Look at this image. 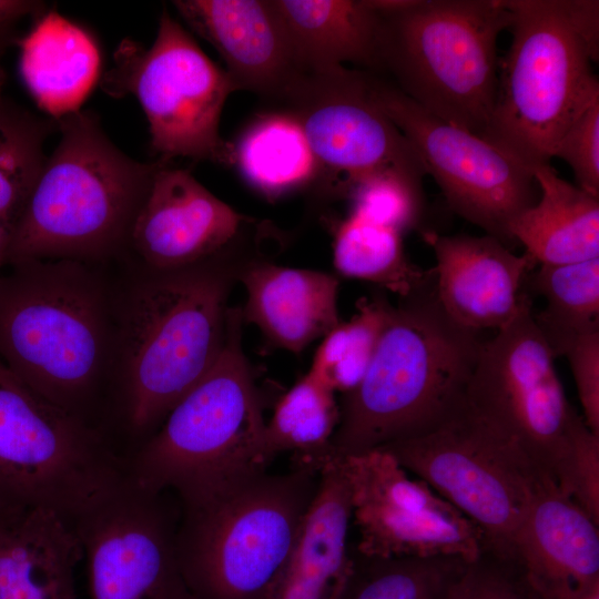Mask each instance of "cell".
Masks as SVG:
<instances>
[{
	"label": "cell",
	"mask_w": 599,
	"mask_h": 599,
	"mask_svg": "<svg viewBox=\"0 0 599 599\" xmlns=\"http://www.w3.org/2000/svg\"><path fill=\"white\" fill-rule=\"evenodd\" d=\"M253 258L231 255L167 271L133 262L118 281L110 435L126 459L216 362L230 292Z\"/></svg>",
	"instance_id": "1"
},
{
	"label": "cell",
	"mask_w": 599,
	"mask_h": 599,
	"mask_svg": "<svg viewBox=\"0 0 599 599\" xmlns=\"http://www.w3.org/2000/svg\"><path fill=\"white\" fill-rule=\"evenodd\" d=\"M0 274V362L110 439L116 283L103 264L29 260Z\"/></svg>",
	"instance_id": "2"
},
{
	"label": "cell",
	"mask_w": 599,
	"mask_h": 599,
	"mask_svg": "<svg viewBox=\"0 0 599 599\" xmlns=\"http://www.w3.org/2000/svg\"><path fill=\"white\" fill-rule=\"evenodd\" d=\"M481 334L445 313L434 282L392 305L364 377L342 396L329 456L380 448L448 417L465 400Z\"/></svg>",
	"instance_id": "3"
},
{
	"label": "cell",
	"mask_w": 599,
	"mask_h": 599,
	"mask_svg": "<svg viewBox=\"0 0 599 599\" xmlns=\"http://www.w3.org/2000/svg\"><path fill=\"white\" fill-rule=\"evenodd\" d=\"M319 473L250 463L174 495L176 547L199 599H264L316 496Z\"/></svg>",
	"instance_id": "4"
},
{
	"label": "cell",
	"mask_w": 599,
	"mask_h": 599,
	"mask_svg": "<svg viewBox=\"0 0 599 599\" xmlns=\"http://www.w3.org/2000/svg\"><path fill=\"white\" fill-rule=\"evenodd\" d=\"M54 120L60 140L38 175L6 266L29 260L105 265L128 256L133 223L162 159L126 155L91 111Z\"/></svg>",
	"instance_id": "5"
},
{
	"label": "cell",
	"mask_w": 599,
	"mask_h": 599,
	"mask_svg": "<svg viewBox=\"0 0 599 599\" xmlns=\"http://www.w3.org/2000/svg\"><path fill=\"white\" fill-rule=\"evenodd\" d=\"M511 43L499 63L486 140L529 166L549 163L570 124L595 100L599 82V2L504 0Z\"/></svg>",
	"instance_id": "6"
},
{
	"label": "cell",
	"mask_w": 599,
	"mask_h": 599,
	"mask_svg": "<svg viewBox=\"0 0 599 599\" xmlns=\"http://www.w3.org/2000/svg\"><path fill=\"white\" fill-rule=\"evenodd\" d=\"M382 23L380 72L430 114L487 138L498 90L504 0H370Z\"/></svg>",
	"instance_id": "7"
},
{
	"label": "cell",
	"mask_w": 599,
	"mask_h": 599,
	"mask_svg": "<svg viewBox=\"0 0 599 599\" xmlns=\"http://www.w3.org/2000/svg\"><path fill=\"white\" fill-rule=\"evenodd\" d=\"M241 307L227 312L224 346L211 369L128 460V476L151 491L180 495L261 457L266 422L242 345Z\"/></svg>",
	"instance_id": "8"
},
{
	"label": "cell",
	"mask_w": 599,
	"mask_h": 599,
	"mask_svg": "<svg viewBox=\"0 0 599 599\" xmlns=\"http://www.w3.org/2000/svg\"><path fill=\"white\" fill-rule=\"evenodd\" d=\"M128 476L114 444L47 402L0 362V499L47 509L72 528Z\"/></svg>",
	"instance_id": "9"
},
{
	"label": "cell",
	"mask_w": 599,
	"mask_h": 599,
	"mask_svg": "<svg viewBox=\"0 0 599 599\" xmlns=\"http://www.w3.org/2000/svg\"><path fill=\"white\" fill-rule=\"evenodd\" d=\"M380 448L476 525L486 554L514 562L518 529L545 474L510 439L464 400L433 428Z\"/></svg>",
	"instance_id": "10"
},
{
	"label": "cell",
	"mask_w": 599,
	"mask_h": 599,
	"mask_svg": "<svg viewBox=\"0 0 599 599\" xmlns=\"http://www.w3.org/2000/svg\"><path fill=\"white\" fill-rule=\"evenodd\" d=\"M100 85L111 97L136 98L149 122L151 146L161 159L229 165L230 142L220 135V121L235 84L166 8L154 42L145 48L122 40Z\"/></svg>",
	"instance_id": "11"
},
{
	"label": "cell",
	"mask_w": 599,
	"mask_h": 599,
	"mask_svg": "<svg viewBox=\"0 0 599 599\" xmlns=\"http://www.w3.org/2000/svg\"><path fill=\"white\" fill-rule=\"evenodd\" d=\"M527 293L516 316L486 338L467 384V406L557 483L581 419L568 402Z\"/></svg>",
	"instance_id": "12"
},
{
	"label": "cell",
	"mask_w": 599,
	"mask_h": 599,
	"mask_svg": "<svg viewBox=\"0 0 599 599\" xmlns=\"http://www.w3.org/2000/svg\"><path fill=\"white\" fill-rule=\"evenodd\" d=\"M370 94L419 155L449 207L507 245L509 223L536 203L532 167L493 142L422 109L367 72Z\"/></svg>",
	"instance_id": "13"
},
{
	"label": "cell",
	"mask_w": 599,
	"mask_h": 599,
	"mask_svg": "<svg viewBox=\"0 0 599 599\" xmlns=\"http://www.w3.org/2000/svg\"><path fill=\"white\" fill-rule=\"evenodd\" d=\"M347 481L355 552L372 559H459L486 554L467 517L382 448L335 457Z\"/></svg>",
	"instance_id": "14"
},
{
	"label": "cell",
	"mask_w": 599,
	"mask_h": 599,
	"mask_svg": "<svg viewBox=\"0 0 599 599\" xmlns=\"http://www.w3.org/2000/svg\"><path fill=\"white\" fill-rule=\"evenodd\" d=\"M180 507L129 476L73 526L87 558L91 599H199L177 556Z\"/></svg>",
	"instance_id": "15"
},
{
	"label": "cell",
	"mask_w": 599,
	"mask_h": 599,
	"mask_svg": "<svg viewBox=\"0 0 599 599\" xmlns=\"http://www.w3.org/2000/svg\"><path fill=\"white\" fill-rule=\"evenodd\" d=\"M301 123L321 170L316 194L345 199L379 173L423 180L426 169L405 135L374 101L367 71L342 67L306 74L282 104Z\"/></svg>",
	"instance_id": "16"
},
{
	"label": "cell",
	"mask_w": 599,
	"mask_h": 599,
	"mask_svg": "<svg viewBox=\"0 0 599 599\" xmlns=\"http://www.w3.org/2000/svg\"><path fill=\"white\" fill-rule=\"evenodd\" d=\"M162 159L133 223L128 256L151 270H177L231 255L262 254L255 221L186 169Z\"/></svg>",
	"instance_id": "17"
},
{
	"label": "cell",
	"mask_w": 599,
	"mask_h": 599,
	"mask_svg": "<svg viewBox=\"0 0 599 599\" xmlns=\"http://www.w3.org/2000/svg\"><path fill=\"white\" fill-rule=\"evenodd\" d=\"M173 6L219 52L236 90L283 104L307 74L272 0H175Z\"/></svg>",
	"instance_id": "18"
},
{
	"label": "cell",
	"mask_w": 599,
	"mask_h": 599,
	"mask_svg": "<svg viewBox=\"0 0 599 599\" xmlns=\"http://www.w3.org/2000/svg\"><path fill=\"white\" fill-rule=\"evenodd\" d=\"M422 235L436 260V297L453 321L483 333L496 332L516 316L527 294V277L537 265L527 253L518 255L488 234Z\"/></svg>",
	"instance_id": "19"
},
{
	"label": "cell",
	"mask_w": 599,
	"mask_h": 599,
	"mask_svg": "<svg viewBox=\"0 0 599 599\" xmlns=\"http://www.w3.org/2000/svg\"><path fill=\"white\" fill-rule=\"evenodd\" d=\"M598 526L550 477L539 478L514 564L541 599H581L599 586Z\"/></svg>",
	"instance_id": "20"
},
{
	"label": "cell",
	"mask_w": 599,
	"mask_h": 599,
	"mask_svg": "<svg viewBox=\"0 0 599 599\" xmlns=\"http://www.w3.org/2000/svg\"><path fill=\"white\" fill-rule=\"evenodd\" d=\"M245 288L244 323L257 326L270 345L295 354L339 324V281L334 274L288 267L265 256L237 275Z\"/></svg>",
	"instance_id": "21"
},
{
	"label": "cell",
	"mask_w": 599,
	"mask_h": 599,
	"mask_svg": "<svg viewBox=\"0 0 599 599\" xmlns=\"http://www.w3.org/2000/svg\"><path fill=\"white\" fill-rule=\"evenodd\" d=\"M351 500L337 458L319 471L296 542L264 599H336L351 572Z\"/></svg>",
	"instance_id": "22"
},
{
	"label": "cell",
	"mask_w": 599,
	"mask_h": 599,
	"mask_svg": "<svg viewBox=\"0 0 599 599\" xmlns=\"http://www.w3.org/2000/svg\"><path fill=\"white\" fill-rule=\"evenodd\" d=\"M298 60L311 73L353 63L380 72L382 23L370 0H272Z\"/></svg>",
	"instance_id": "23"
},
{
	"label": "cell",
	"mask_w": 599,
	"mask_h": 599,
	"mask_svg": "<svg viewBox=\"0 0 599 599\" xmlns=\"http://www.w3.org/2000/svg\"><path fill=\"white\" fill-rule=\"evenodd\" d=\"M83 549L74 529L47 509L0 528V599H77Z\"/></svg>",
	"instance_id": "24"
},
{
	"label": "cell",
	"mask_w": 599,
	"mask_h": 599,
	"mask_svg": "<svg viewBox=\"0 0 599 599\" xmlns=\"http://www.w3.org/2000/svg\"><path fill=\"white\" fill-rule=\"evenodd\" d=\"M22 38L20 71L38 105L52 119L80 110L97 83L101 55L92 35L54 11H45Z\"/></svg>",
	"instance_id": "25"
},
{
	"label": "cell",
	"mask_w": 599,
	"mask_h": 599,
	"mask_svg": "<svg viewBox=\"0 0 599 599\" xmlns=\"http://www.w3.org/2000/svg\"><path fill=\"white\" fill-rule=\"evenodd\" d=\"M539 187L534 205L508 225L537 264L561 265L599 257V197L561 179L549 163L532 166Z\"/></svg>",
	"instance_id": "26"
},
{
	"label": "cell",
	"mask_w": 599,
	"mask_h": 599,
	"mask_svg": "<svg viewBox=\"0 0 599 599\" xmlns=\"http://www.w3.org/2000/svg\"><path fill=\"white\" fill-rule=\"evenodd\" d=\"M229 166L267 200L316 191L321 170L304 130L286 109L255 116L230 142Z\"/></svg>",
	"instance_id": "27"
},
{
	"label": "cell",
	"mask_w": 599,
	"mask_h": 599,
	"mask_svg": "<svg viewBox=\"0 0 599 599\" xmlns=\"http://www.w3.org/2000/svg\"><path fill=\"white\" fill-rule=\"evenodd\" d=\"M332 235L336 273L369 282L380 290L407 297L434 282L408 258L398 231L349 212L345 217H324Z\"/></svg>",
	"instance_id": "28"
},
{
	"label": "cell",
	"mask_w": 599,
	"mask_h": 599,
	"mask_svg": "<svg viewBox=\"0 0 599 599\" xmlns=\"http://www.w3.org/2000/svg\"><path fill=\"white\" fill-rule=\"evenodd\" d=\"M336 393L311 373L302 376L277 400L266 422L261 457L268 465L293 451V465L319 473L328 461L329 444L339 422Z\"/></svg>",
	"instance_id": "29"
},
{
	"label": "cell",
	"mask_w": 599,
	"mask_h": 599,
	"mask_svg": "<svg viewBox=\"0 0 599 599\" xmlns=\"http://www.w3.org/2000/svg\"><path fill=\"white\" fill-rule=\"evenodd\" d=\"M54 129V119L0 98V274L45 162L44 142Z\"/></svg>",
	"instance_id": "30"
},
{
	"label": "cell",
	"mask_w": 599,
	"mask_h": 599,
	"mask_svg": "<svg viewBox=\"0 0 599 599\" xmlns=\"http://www.w3.org/2000/svg\"><path fill=\"white\" fill-rule=\"evenodd\" d=\"M526 286L546 301L541 312L534 311V317L556 358L573 339L599 329V257L561 265L537 264Z\"/></svg>",
	"instance_id": "31"
},
{
	"label": "cell",
	"mask_w": 599,
	"mask_h": 599,
	"mask_svg": "<svg viewBox=\"0 0 599 599\" xmlns=\"http://www.w3.org/2000/svg\"><path fill=\"white\" fill-rule=\"evenodd\" d=\"M392 305L382 293L362 297L353 317L322 338L308 373L335 393L354 389L372 362Z\"/></svg>",
	"instance_id": "32"
},
{
	"label": "cell",
	"mask_w": 599,
	"mask_h": 599,
	"mask_svg": "<svg viewBox=\"0 0 599 599\" xmlns=\"http://www.w3.org/2000/svg\"><path fill=\"white\" fill-rule=\"evenodd\" d=\"M459 559H372L353 551L351 572L336 599H441Z\"/></svg>",
	"instance_id": "33"
},
{
	"label": "cell",
	"mask_w": 599,
	"mask_h": 599,
	"mask_svg": "<svg viewBox=\"0 0 599 599\" xmlns=\"http://www.w3.org/2000/svg\"><path fill=\"white\" fill-rule=\"evenodd\" d=\"M344 200L351 204L349 212L403 235L419 226L425 210L423 180L397 173L367 176L356 182Z\"/></svg>",
	"instance_id": "34"
},
{
	"label": "cell",
	"mask_w": 599,
	"mask_h": 599,
	"mask_svg": "<svg viewBox=\"0 0 599 599\" xmlns=\"http://www.w3.org/2000/svg\"><path fill=\"white\" fill-rule=\"evenodd\" d=\"M441 599H541L518 566L485 554L466 562L449 580Z\"/></svg>",
	"instance_id": "35"
},
{
	"label": "cell",
	"mask_w": 599,
	"mask_h": 599,
	"mask_svg": "<svg viewBox=\"0 0 599 599\" xmlns=\"http://www.w3.org/2000/svg\"><path fill=\"white\" fill-rule=\"evenodd\" d=\"M556 485L599 525V435L583 418L577 423L570 453Z\"/></svg>",
	"instance_id": "36"
},
{
	"label": "cell",
	"mask_w": 599,
	"mask_h": 599,
	"mask_svg": "<svg viewBox=\"0 0 599 599\" xmlns=\"http://www.w3.org/2000/svg\"><path fill=\"white\" fill-rule=\"evenodd\" d=\"M571 167L577 186L599 197V99L570 124L554 152Z\"/></svg>",
	"instance_id": "37"
},
{
	"label": "cell",
	"mask_w": 599,
	"mask_h": 599,
	"mask_svg": "<svg viewBox=\"0 0 599 599\" xmlns=\"http://www.w3.org/2000/svg\"><path fill=\"white\" fill-rule=\"evenodd\" d=\"M588 428L599 435V329L586 333L565 351Z\"/></svg>",
	"instance_id": "38"
},
{
	"label": "cell",
	"mask_w": 599,
	"mask_h": 599,
	"mask_svg": "<svg viewBox=\"0 0 599 599\" xmlns=\"http://www.w3.org/2000/svg\"><path fill=\"white\" fill-rule=\"evenodd\" d=\"M45 11L47 6L42 1L0 0V32L14 28L16 23L26 17L37 19Z\"/></svg>",
	"instance_id": "39"
},
{
	"label": "cell",
	"mask_w": 599,
	"mask_h": 599,
	"mask_svg": "<svg viewBox=\"0 0 599 599\" xmlns=\"http://www.w3.org/2000/svg\"><path fill=\"white\" fill-rule=\"evenodd\" d=\"M26 511L17 510L0 499V528L16 520Z\"/></svg>",
	"instance_id": "40"
},
{
	"label": "cell",
	"mask_w": 599,
	"mask_h": 599,
	"mask_svg": "<svg viewBox=\"0 0 599 599\" xmlns=\"http://www.w3.org/2000/svg\"><path fill=\"white\" fill-rule=\"evenodd\" d=\"M18 38L16 35V29H7L4 31L0 32V65H1V58L3 57L6 50L12 45L14 42H17Z\"/></svg>",
	"instance_id": "41"
},
{
	"label": "cell",
	"mask_w": 599,
	"mask_h": 599,
	"mask_svg": "<svg viewBox=\"0 0 599 599\" xmlns=\"http://www.w3.org/2000/svg\"><path fill=\"white\" fill-rule=\"evenodd\" d=\"M581 599H599V586L591 589Z\"/></svg>",
	"instance_id": "42"
},
{
	"label": "cell",
	"mask_w": 599,
	"mask_h": 599,
	"mask_svg": "<svg viewBox=\"0 0 599 599\" xmlns=\"http://www.w3.org/2000/svg\"><path fill=\"white\" fill-rule=\"evenodd\" d=\"M4 81H6V72H4V69L2 67V64L0 65V98L2 97V89H3V85H4Z\"/></svg>",
	"instance_id": "43"
}]
</instances>
